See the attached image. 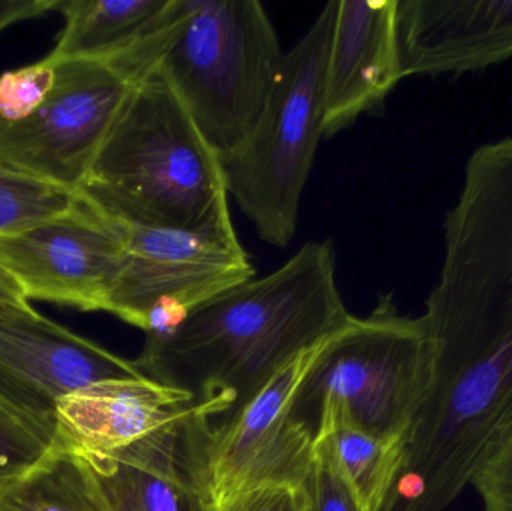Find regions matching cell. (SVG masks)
Segmentation results:
<instances>
[{"label": "cell", "instance_id": "20", "mask_svg": "<svg viewBox=\"0 0 512 511\" xmlns=\"http://www.w3.org/2000/svg\"><path fill=\"white\" fill-rule=\"evenodd\" d=\"M469 486L483 511H512V428L487 453Z\"/></svg>", "mask_w": 512, "mask_h": 511}, {"label": "cell", "instance_id": "15", "mask_svg": "<svg viewBox=\"0 0 512 511\" xmlns=\"http://www.w3.org/2000/svg\"><path fill=\"white\" fill-rule=\"evenodd\" d=\"M176 0H59L65 17L51 56L119 59L152 38L173 14Z\"/></svg>", "mask_w": 512, "mask_h": 511}, {"label": "cell", "instance_id": "2", "mask_svg": "<svg viewBox=\"0 0 512 511\" xmlns=\"http://www.w3.org/2000/svg\"><path fill=\"white\" fill-rule=\"evenodd\" d=\"M78 194L141 227L198 231L233 222L221 158L161 68L132 90Z\"/></svg>", "mask_w": 512, "mask_h": 511}, {"label": "cell", "instance_id": "3", "mask_svg": "<svg viewBox=\"0 0 512 511\" xmlns=\"http://www.w3.org/2000/svg\"><path fill=\"white\" fill-rule=\"evenodd\" d=\"M436 348L423 317L402 314L393 293L367 317L352 315L325 345L292 413L315 441L349 425L402 441L429 398Z\"/></svg>", "mask_w": 512, "mask_h": 511}, {"label": "cell", "instance_id": "11", "mask_svg": "<svg viewBox=\"0 0 512 511\" xmlns=\"http://www.w3.org/2000/svg\"><path fill=\"white\" fill-rule=\"evenodd\" d=\"M210 411L201 410L137 443L83 456L111 511H209L203 479V440Z\"/></svg>", "mask_w": 512, "mask_h": 511}, {"label": "cell", "instance_id": "21", "mask_svg": "<svg viewBox=\"0 0 512 511\" xmlns=\"http://www.w3.org/2000/svg\"><path fill=\"white\" fill-rule=\"evenodd\" d=\"M301 488L306 495L303 511H361L351 492L316 450L312 468Z\"/></svg>", "mask_w": 512, "mask_h": 511}, {"label": "cell", "instance_id": "5", "mask_svg": "<svg viewBox=\"0 0 512 511\" xmlns=\"http://www.w3.org/2000/svg\"><path fill=\"white\" fill-rule=\"evenodd\" d=\"M339 0L328 2L285 53L249 137L222 156L225 185L262 242L285 248L322 135L325 72Z\"/></svg>", "mask_w": 512, "mask_h": 511}, {"label": "cell", "instance_id": "7", "mask_svg": "<svg viewBox=\"0 0 512 511\" xmlns=\"http://www.w3.org/2000/svg\"><path fill=\"white\" fill-rule=\"evenodd\" d=\"M331 336L286 363L218 425L207 423L203 479L210 507L262 486L303 485L315 459V438L292 408Z\"/></svg>", "mask_w": 512, "mask_h": 511}, {"label": "cell", "instance_id": "9", "mask_svg": "<svg viewBox=\"0 0 512 511\" xmlns=\"http://www.w3.org/2000/svg\"><path fill=\"white\" fill-rule=\"evenodd\" d=\"M125 257L122 222L81 194L66 212L0 236V266L27 302L107 312Z\"/></svg>", "mask_w": 512, "mask_h": 511}, {"label": "cell", "instance_id": "4", "mask_svg": "<svg viewBox=\"0 0 512 511\" xmlns=\"http://www.w3.org/2000/svg\"><path fill=\"white\" fill-rule=\"evenodd\" d=\"M153 71L48 54L0 75V164L80 191L132 90Z\"/></svg>", "mask_w": 512, "mask_h": 511}, {"label": "cell", "instance_id": "8", "mask_svg": "<svg viewBox=\"0 0 512 511\" xmlns=\"http://www.w3.org/2000/svg\"><path fill=\"white\" fill-rule=\"evenodd\" d=\"M122 224L125 264L107 312L138 329L144 330L155 309H176L188 317L255 278L233 222L198 231Z\"/></svg>", "mask_w": 512, "mask_h": 511}, {"label": "cell", "instance_id": "19", "mask_svg": "<svg viewBox=\"0 0 512 511\" xmlns=\"http://www.w3.org/2000/svg\"><path fill=\"white\" fill-rule=\"evenodd\" d=\"M60 446L56 432L0 399V492L23 479Z\"/></svg>", "mask_w": 512, "mask_h": 511}, {"label": "cell", "instance_id": "22", "mask_svg": "<svg viewBox=\"0 0 512 511\" xmlns=\"http://www.w3.org/2000/svg\"><path fill=\"white\" fill-rule=\"evenodd\" d=\"M306 504L301 486H262L210 507L209 511H303Z\"/></svg>", "mask_w": 512, "mask_h": 511}, {"label": "cell", "instance_id": "16", "mask_svg": "<svg viewBox=\"0 0 512 511\" xmlns=\"http://www.w3.org/2000/svg\"><path fill=\"white\" fill-rule=\"evenodd\" d=\"M402 441H387L349 425H337L315 441L361 511L384 506L402 462Z\"/></svg>", "mask_w": 512, "mask_h": 511}, {"label": "cell", "instance_id": "23", "mask_svg": "<svg viewBox=\"0 0 512 511\" xmlns=\"http://www.w3.org/2000/svg\"><path fill=\"white\" fill-rule=\"evenodd\" d=\"M59 0H0V32L17 21L56 11Z\"/></svg>", "mask_w": 512, "mask_h": 511}, {"label": "cell", "instance_id": "17", "mask_svg": "<svg viewBox=\"0 0 512 511\" xmlns=\"http://www.w3.org/2000/svg\"><path fill=\"white\" fill-rule=\"evenodd\" d=\"M0 511H111L83 456L60 446L0 492Z\"/></svg>", "mask_w": 512, "mask_h": 511}, {"label": "cell", "instance_id": "1", "mask_svg": "<svg viewBox=\"0 0 512 511\" xmlns=\"http://www.w3.org/2000/svg\"><path fill=\"white\" fill-rule=\"evenodd\" d=\"M351 317L334 243L312 240L270 275L198 306L165 335L147 336L135 363L146 377L191 392L218 419Z\"/></svg>", "mask_w": 512, "mask_h": 511}, {"label": "cell", "instance_id": "6", "mask_svg": "<svg viewBox=\"0 0 512 511\" xmlns=\"http://www.w3.org/2000/svg\"><path fill=\"white\" fill-rule=\"evenodd\" d=\"M283 56L262 3L183 0L159 68L222 158L258 123Z\"/></svg>", "mask_w": 512, "mask_h": 511}, {"label": "cell", "instance_id": "12", "mask_svg": "<svg viewBox=\"0 0 512 511\" xmlns=\"http://www.w3.org/2000/svg\"><path fill=\"white\" fill-rule=\"evenodd\" d=\"M403 78L397 0H339L325 72L322 135L333 137L363 114L381 113Z\"/></svg>", "mask_w": 512, "mask_h": 511}, {"label": "cell", "instance_id": "24", "mask_svg": "<svg viewBox=\"0 0 512 511\" xmlns=\"http://www.w3.org/2000/svg\"><path fill=\"white\" fill-rule=\"evenodd\" d=\"M0 300L18 303V305L29 303L15 279L2 266H0Z\"/></svg>", "mask_w": 512, "mask_h": 511}, {"label": "cell", "instance_id": "10", "mask_svg": "<svg viewBox=\"0 0 512 511\" xmlns=\"http://www.w3.org/2000/svg\"><path fill=\"white\" fill-rule=\"evenodd\" d=\"M143 377L135 360L75 335L29 303L0 300V399L57 435L60 398L98 381Z\"/></svg>", "mask_w": 512, "mask_h": 511}, {"label": "cell", "instance_id": "18", "mask_svg": "<svg viewBox=\"0 0 512 511\" xmlns=\"http://www.w3.org/2000/svg\"><path fill=\"white\" fill-rule=\"evenodd\" d=\"M78 192L50 185L0 164V236L27 230L66 212Z\"/></svg>", "mask_w": 512, "mask_h": 511}, {"label": "cell", "instance_id": "14", "mask_svg": "<svg viewBox=\"0 0 512 511\" xmlns=\"http://www.w3.org/2000/svg\"><path fill=\"white\" fill-rule=\"evenodd\" d=\"M201 410L215 419V411L188 390L149 377L116 378L60 398L57 432L60 444L78 455H108Z\"/></svg>", "mask_w": 512, "mask_h": 511}, {"label": "cell", "instance_id": "13", "mask_svg": "<svg viewBox=\"0 0 512 511\" xmlns=\"http://www.w3.org/2000/svg\"><path fill=\"white\" fill-rule=\"evenodd\" d=\"M403 75H463L512 57V0H397Z\"/></svg>", "mask_w": 512, "mask_h": 511}]
</instances>
